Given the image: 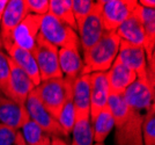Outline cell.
<instances>
[{"instance_id": "6da1fadb", "label": "cell", "mask_w": 155, "mask_h": 145, "mask_svg": "<svg viewBox=\"0 0 155 145\" xmlns=\"http://www.w3.org/2000/svg\"><path fill=\"white\" fill-rule=\"evenodd\" d=\"M119 46L120 39L116 32H105L97 43L84 51V70L81 74L107 72L117 58Z\"/></svg>"}, {"instance_id": "7a4b0ae2", "label": "cell", "mask_w": 155, "mask_h": 145, "mask_svg": "<svg viewBox=\"0 0 155 145\" xmlns=\"http://www.w3.org/2000/svg\"><path fill=\"white\" fill-rule=\"evenodd\" d=\"M73 81L61 77L41 81L35 92L37 93L41 102L45 109L51 114L54 119H58L60 110L64 106L66 99L72 93Z\"/></svg>"}, {"instance_id": "3957f363", "label": "cell", "mask_w": 155, "mask_h": 145, "mask_svg": "<svg viewBox=\"0 0 155 145\" xmlns=\"http://www.w3.org/2000/svg\"><path fill=\"white\" fill-rule=\"evenodd\" d=\"M39 35L58 49L80 50V42L77 32L49 13L42 18Z\"/></svg>"}, {"instance_id": "277c9868", "label": "cell", "mask_w": 155, "mask_h": 145, "mask_svg": "<svg viewBox=\"0 0 155 145\" xmlns=\"http://www.w3.org/2000/svg\"><path fill=\"white\" fill-rule=\"evenodd\" d=\"M58 50L57 46L48 42L41 35L37 36L36 46L32 50V56L38 67L41 81L63 77L59 67Z\"/></svg>"}, {"instance_id": "5b68a950", "label": "cell", "mask_w": 155, "mask_h": 145, "mask_svg": "<svg viewBox=\"0 0 155 145\" xmlns=\"http://www.w3.org/2000/svg\"><path fill=\"white\" fill-rule=\"evenodd\" d=\"M97 4L105 32H116L138 6L137 0H100Z\"/></svg>"}, {"instance_id": "8992f818", "label": "cell", "mask_w": 155, "mask_h": 145, "mask_svg": "<svg viewBox=\"0 0 155 145\" xmlns=\"http://www.w3.org/2000/svg\"><path fill=\"white\" fill-rule=\"evenodd\" d=\"M27 15V0H8L0 21V41L6 51L13 46L14 30Z\"/></svg>"}, {"instance_id": "52a82bcc", "label": "cell", "mask_w": 155, "mask_h": 145, "mask_svg": "<svg viewBox=\"0 0 155 145\" xmlns=\"http://www.w3.org/2000/svg\"><path fill=\"white\" fill-rule=\"evenodd\" d=\"M25 106H26V109L29 115V120L32 121L35 124L38 125L43 131H45L51 137H60V138L65 137L66 138L57 119H54L51 114L46 110L45 107L41 102L37 93L35 92V89L27 98Z\"/></svg>"}, {"instance_id": "ba28073f", "label": "cell", "mask_w": 155, "mask_h": 145, "mask_svg": "<svg viewBox=\"0 0 155 145\" xmlns=\"http://www.w3.org/2000/svg\"><path fill=\"white\" fill-rule=\"evenodd\" d=\"M117 58L137 74L138 79H149L154 81V72L148 70L146 53L142 46H136L120 41Z\"/></svg>"}, {"instance_id": "9c48e42d", "label": "cell", "mask_w": 155, "mask_h": 145, "mask_svg": "<svg viewBox=\"0 0 155 145\" xmlns=\"http://www.w3.org/2000/svg\"><path fill=\"white\" fill-rule=\"evenodd\" d=\"M123 95L131 109L147 112L154 105V81L137 78L136 81L125 89Z\"/></svg>"}, {"instance_id": "30bf717a", "label": "cell", "mask_w": 155, "mask_h": 145, "mask_svg": "<svg viewBox=\"0 0 155 145\" xmlns=\"http://www.w3.org/2000/svg\"><path fill=\"white\" fill-rule=\"evenodd\" d=\"M142 120V113L132 109L127 120L116 126L115 145H143Z\"/></svg>"}, {"instance_id": "8fae6325", "label": "cell", "mask_w": 155, "mask_h": 145, "mask_svg": "<svg viewBox=\"0 0 155 145\" xmlns=\"http://www.w3.org/2000/svg\"><path fill=\"white\" fill-rule=\"evenodd\" d=\"M104 33L105 30L100 15V6L96 1V7L94 8V11L86 18V20L81 23V26L78 28L80 48L84 51L88 50L100 41Z\"/></svg>"}, {"instance_id": "7c38bea8", "label": "cell", "mask_w": 155, "mask_h": 145, "mask_svg": "<svg viewBox=\"0 0 155 145\" xmlns=\"http://www.w3.org/2000/svg\"><path fill=\"white\" fill-rule=\"evenodd\" d=\"M43 16L28 14L13 33V44L32 52L39 35Z\"/></svg>"}, {"instance_id": "4fadbf2b", "label": "cell", "mask_w": 155, "mask_h": 145, "mask_svg": "<svg viewBox=\"0 0 155 145\" xmlns=\"http://www.w3.org/2000/svg\"><path fill=\"white\" fill-rule=\"evenodd\" d=\"M9 65H11V77L8 85V99L13 100L14 102L19 105L25 106L27 98L35 89L36 86L34 85L31 79L19 66L14 64L11 58H9Z\"/></svg>"}, {"instance_id": "5bb4252c", "label": "cell", "mask_w": 155, "mask_h": 145, "mask_svg": "<svg viewBox=\"0 0 155 145\" xmlns=\"http://www.w3.org/2000/svg\"><path fill=\"white\" fill-rule=\"evenodd\" d=\"M29 121L26 106L19 105L13 100L0 95V124L20 131Z\"/></svg>"}, {"instance_id": "9a60e30c", "label": "cell", "mask_w": 155, "mask_h": 145, "mask_svg": "<svg viewBox=\"0 0 155 145\" xmlns=\"http://www.w3.org/2000/svg\"><path fill=\"white\" fill-rule=\"evenodd\" d=\"M116 34L122 42L136 46H143L145 35H143V26H142L141 6L139 4L133 11V13L117 28Z\"/></svg>"}, {"instance_id": "2e32d148", "label": "cell", "mask_w": 155, "mask_h": 145, "mask_svg": "<svg viewBox=\"0 0 155 145\" xmlns=\"http://www.w3.org/2000/svg\"><path fill=\"white\" fill-rule=\"evenodd\" d=\"M91 84V121L95 119L97 114L102 112L108 105L110 91L105 72H96L89 74Z\"/></svg>"}, {"instance_id": "e0dca14e", "label": "cell", "mask_w": 155, "mask_h": 145, "mask_svg": "<svg viewBox=\"0 0 155 145\" xmlns=\"http://www.w3.org/2000/svg\"><path fill=\"white\" fill-rule=\"evenodd\" d=\"M110 94H123L125 89L137 79V74L120 60L116 58L114 64L105 72Z\"/></svg>"}, {"instance_id": "ac0fdd59", "label": "cell", "mask_w": 155, "mask_h": 145, "mask_svg": "<svg viewBox=\"0 0 155 145\" xmlns=\"http://www.w3.org/2000/svg\"><path fill=\"white\" fill-rule=\"evenodd\" d=\"M72 99L77 117H91V84L89 74H80L73 81Z\"/></svg>"}, {"instance_id": "d6986e66", "label": "cell", "mask_w": 155, "mask_h": 145, "mask_svg": "<svg viewBox=\"0 0 155 145\" xmlns=\"http://www.w3.org/2000/svg\"><path fill=\"white\" fill-rule=\"evenodd\" d=\"M6 53L8 55V57L12 59L14 64L19 66L20 69L31 79L34 85L37 87L41 84L38 67H37V64H36L35 58L32 56V52L13 44L7 50Z\"/></svg>"}, {"instance_id": "ffe728a7", "label": "cell", "mask_w": 155, "mask_h": 145, "mask_svg": "<svg viewBox=\"0 0 155 145\" xmlns=\"http://www.w3.org/2000/svg\"><path fill=\"white\" fill-rule=\"evenodd\" d=\"M59 67L63 77L68 80H74L82 73L84 62L80 50L74 49H59L58 50Z\"/></svg>"}, {"instance_id": "44dd1931", "label": "cell", "mask_w": 155, "mask_h": 145, "mask_svg": "<svg viewBox=\"0 0 155 145\" xmlns=\"http://www.w3.org/2000/svg\"><path fill=\"white\" fill-rule=\"evenodd\" d=\"M91 122L93 126V133H94V143H104V140L108 138L111 130L115 128V122L109 109L105 107Z\"/></svg>"}, {"instance_id": "7402d4cb", "label": "cell", "mask_w": 155, "mask_h": 145, "mask_svg": "<svg viewBox=\"0 0 155 145\" xmlns=\"http://www.w3.org/2000/svg\"><path fill=\"white\" fill-rule=\"evenodd\" d=\"M49 14L78 33V27L72 12V0H49Z\"/></svg>"}, {"instance_id": "603a6c76", "label": "cell", "mask_w": 155, "mask_h": 145, "mask_svg": "<svg viewBox=\"0 0 155 145\" xmlns=\"http://www.w3.org/2000/svg\"><path fill=\"white\" fill-rule=\"evenodd\" d=\"M107 108L109 109V112L112 115V119L115 122V128L124 123L132 112V109L127 105L126 100L124 99L123 94H110Z\"/></svg>"}, {"instance_id": "cb8c5ba5", "label": "cell", "mask_w": 155, "mask_h": 145, "mask_svg": "<svg viewBox=\"0 0 155 145\" xmlns=\"http://www.w3.org/2000/svg\"><path fill=\"white\" fill-rule=\"evenodd\" d=\"M73 144L74 145H93L94 133L91 126V117H77L73 129Z\"/></svg>"}, {"instance_id": "d4e9b609", "label": "cell", "mask_w": 155, "mask_h": 145, "mask_svg": "<svg viewBox=\"0 0 155 145\" xmlns=\"http://www.w3.org/2000/svg\"><path fill=\"white\" fill-rule=\"evenodd\" d=\"M20 132L27 145H51V136L30 120L21 128Z\"/></svg>"}, {"instance_id": "484cf974", "label": "cell", "mask_w": 155, "mask_h": 145, "mask_svg": "<svg viewBox=\"0 0 155 145\" xmlns=\"http://www.w3.org/2000/svg\"><path fill=\"white\" fill-rule=\"evenodd\" d=\"M57 121H58L61 130L64 131L65 136L67 137L72 132L73 125H74V122H75V110H74V106H73L72 93L68 95V98L65 101Z\"/></svg>"}, {"instance_id": "4316f807", "label": "cell", "mask_w": 155, "mask_h": 145, "mask_svg": "<svg viewBox=\"0 0 155 145\" xmlns=\"http://www.w3.org/2000/svg\"><path fill=\"white\" fill-rule=\"evenodd\" d=\"M142 140L143 145H155V105H153L142 120Z\"/></svg>"}, {"instance_id": "83f0119b", "label": "cell", "mask_w": 155, "mask_h": 145, "mask_svg": "<svg viewBox=\"0 0 155 145\" xmlns=\"http://www.w3.org/2000/svg\"><path fill=\"white\" fill-rule=\"evenodd\" d=\"M95 7L96 1L93 0H72V12L78 28L81 26V23L94 11Z\"/></svg>"}, {"instance_id": "f1b7e54d", "label": "cell", "mask_w": 155, "mask_h": 145, "mask_svg": "<svg viewBox=\"0 0 155 145\" xmlns=\"http://www.w3.org/2000/svg\"><path fill=\"white\" fill-rule=\"evenodd\" d=\"M11 77L9 57L0 49V94L8 98V85Z\"/></svg>"}, {"instance_id": "f546056e", "label": "cell", "mask_w": 155, "mask_h": 145, "mask_svg": "<svg viewBox=\"0 0 155 145\" xmlns=\"http://www.w3.org/2000/svg\"><path fill=\"white\" fill-rule=\"evenodd\" d=\"M28 14L44 16L49 13V0H27Z\"/></svg>"}, {"instance_id": "4dcf8cb0", "label": "cell", "mask_w": 155, "mask_h": 145, "mask_svg": "<svg viewBox=\"0 0 155 145\" xmlns=\"http://www.w3.org/2000/svg\"><path fill=\"white\" fill-rule=\"evenodd\" d=\"M16 133L18 131L0 124V145H16Z\"/></svg>"}, {"instance_id": "1f68e13d", "label": "cell", "mask_w": 155, "mask_h": 145, "mask_svg": "<svg viewBox=\"0 0 155 145\" xmlns=\"http://www.w3.org/2000/svg\"><path fill=\"white\" fill-rule=\"evenodd\" d=\"M138 4L143 8L148 9H155V1L154 0H139Z\"/></svg>"}, {"instance_id": "d6a6232c", "label": "cell", "mask_w": 155, "mask_h": 145, "mask_svg": "<svg viewBox=\"0 0 155 145\" xmlns=\"http://www.w3.org/2000/svg\"><path fill=\"white\" fill-rule=\"evenodd\" d=\"M51 145H68L64 138L60 137H51Z\"/></svg>"}, {"instance_id": "836d02e7", "label": "cell", "mask_w": 155, "mask_h": 145, "mask_svg": "<svg viewBox=\"0 0 155 145\" xmlns=\"http://www.w3.org/2000/svg\"><path fill=\"white\" fill-rule=\"evenodd\" d=\"M7 4H8V0H0V21H1V18L4 15L5 9H6Z\"/></svg>"}, {"instance_id": "e575fe53", "label": "cell", "mask_w": 155, "mask_h": 145, "mask_svg": "<svg viewBox=\"0 0 155 145\" xmlns=\"http://www.w3.org/2000/svg\"><path fill=\"white\" fill-rule=\"evenodd\" d=\"M16 145H27L26 142L22 138V135L20 131H18V133H16Z\"/></svg>"}, {"instance_id": "d590c367", "label": "cell", "mask_w": 155, "mask_h": 145, "mask_svg": "<svg viewBox=\"0 0 155 145\" xmlns=\"http://www.w3.org/2000/svg\"><path fill=\"white\" fill-rule=\"evenodd\" d=\"M93 145H105L104 143H94Z\"/></svg>"}, {"instance_id": "8d00e7d4", "label": "cell", "mask_w": 155, "mask_h": 145, "mask_svg": "<svg viewBox=\"0 0 155 145\" xmlns=\"http://www.w3.org/2000/svg\"><path fill=\"white\" fill-rule=\"evenodd\" d=\"M1 48H2V44H1V41H0V49H1Z\"/></svg>"}, {"instance_id": "74e56055", "label": "cell", "mask_w": 155, "mask_h": 145, "mask_svg": "<svg viewBox=\"0 0 155 145\" xmlns=\"http://www.w3.org/2000/svg\"><path fill=\"white\" fill-rule=\"evenodd\" d=\"M71 145H74V144H73V143H72V144H71Z\"/></svg>"}]
</instances>
